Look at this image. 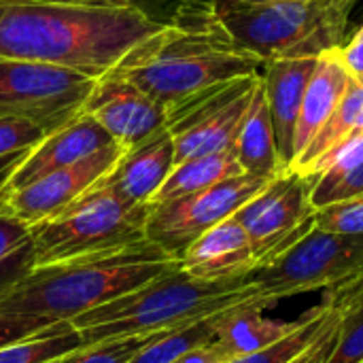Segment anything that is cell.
<instances>
[{"label":"cell","mask_w":363,"mask_h":363,"mask_svg":"<svg viewBox=\"0 0 363 363\" xmlns=\"http://www.w3.org/2000/svg\"><path fill=\"white\" fill-rule=\"evenodd\" d=\"M319 55L300 53V55H279L266 60L264 64V85L274 128L277 153L283 170H291L294 166V143L296 128L300 119L302 100L306 94V85L315 72Z\"/></svg>","instance_id":"5bb4252c"},{"label":"cell","mask_w":363,"mask_h":363,"mask_svg":"<svg viewBox=\"0 0 363 363\" xmlns=\"http://www.w3.org/2000/svg\"><path fill=\"white\" fill-rule=\"evenodd\" d=\"M230 357L223 353V349L213 340L208 345L196 347L191 351H187L185 355H181L174 363H228Z\"/></svg>","instance_id":"e575fe53"},{"label":"cell","mask_w":363,"mask_h":363,"mask_svg":"<svg viewBox=\"0 0 363 363\" xmlns=\"http://www.w3.org/2000/svg\"><path fill=\"white\" fill-rule=\"evenodd\" d=\"M151 204H130L102 183L60 215L30 228L34 268L104 255L147 240Z\"/></svg>","instance_id":"8992f818"},{"label":"cell","mask_w":363,"mask_h":363,"mask_svg":"<svg viewBox=\"0 0 363 363\" xmlns=\"http://www.w3.org/2000/svg\"><path fill=\"white\" fill-rule=\"evenodd\" d=\"M204 2V0H202ZM357 0H262L211 6L230 36L264 62L342 47Z\"/></svg>","instance_id":"5b68a950"},{"label":"cell","mask_w":363,"mask_h":363,"mask_svg":"<svg viewBox=\"0 0 363 363\" xmlns=\"http://www.w3.org/2000/svg\"><path fill=\"white\" fill-rule=\"evenodd\" d=\"M340 55H342V62L347 64L351 77L363 83V23L349 40H345V45L340 47Z\"/></svg>","instance_id":"836d02e7"},{"label":"cell","mask_w":363,"mask_h":363,"mask_svg":"<svg viewBox=\"0 0 363 363\" xmlns=\"http://www.w3.org/2000/svg\"><path fill=\"white\" fill-rule=\"evenodd\" d=\"M362 125L363 83L353 79L342 102L338 104V108L323 123V128L317 132V136L311 140V145L304 149V153L294 162L291 170L302 177L317 174L336 151H340L351 138H355L362 132Z\"/></svg>","instance_id":"44dd1931"},{"label":"cell","mask_w":363,"mask_h":363,"mask_svg":"<svg viewBox=\"0 0 363 363\" xmlns=\"http://www.w3.org/2000/svg\"><path fill=\"white\" fill-rule=\"evenodd\" d=\"M174 168V138L168 128L128 149L100 181L130 204H151Z\"/></svg>","instance_id":"e0dca14e"},{"label":"cell","mask_w":363,"mask_h":363,"mask_svg":"<svg viewBox=\"0 0 363 363\" xmlns=\"http://www.w3.org/2000/svg\"><path fill=\"white\" fill-rule=\"evenodd\" d=\"M185 274L198 281H236L259 268V257L247 230L225 219L196 238L179 259Z\"/></svg>","instance_id":"9a60e30c"},{"label":"cell","mask_w":363,"mask_h":363,"mask_svg":"<svg viewBox=\"0 0 363 363\" xmlns=\"http://www.w3.org/2000/svg\"><path fill=\"white\" fill-rule=\"evenodd\" d=\"M359 363H363V362H359Z\"/></svg>","instance_id":"f35d334b"},{"label":"cell","mask_w":363,"mask_h":363,"mask_svg":"<svg viewBox=\"0 0 363 363\" xmlns=\"http://www.w3.org/2000/svg\"><path fill=\"white\" fill-rule=\"evenodd\" d=\"M259 77L262 72H255L221 83L168 113V130L174 138V166L191 157L234 149Z\"/></svg>","instance_id":"9c48e42d"},{"label":"cell","mask_w":363,"mask_h":363,"mask_svg":"<svg viewBox=\"0 0 363 363\" xmlns=\"http://www.w3.org/2000/svg\"><path fill=\"white\" fill-rule=\"evenodd\" d=\"M247 279L257 287L268 308L285 298L315 289H336L362 283L363 236L328 232L313 225Z\"/></svg>","instance_id":"52a82bcc"},{"label":"cell","mask_w":363,"mask_h":363,"mask_svg":"<svg viewBox=\"0 0 363 363\" xmlns=\"http://www.w3.org/2000/svg\"><path fill=\"white\" fill-rule=\"evenodd\" d=\"M219 313L208 315L204 319H198L194 323H187L183 328L157 334L128 363H174L187 351L213 342L217 338Z\"/></svg>","instance_id":"484cf974"},{"label":"cell","mask_w":363,"mask_h":363,"mask_svg":"<svg viewBox=\"0 0 363 363\" xmlns=\"http://www.w3.org/2000/svg\"><path fill=\"white\" fill-rule=\"evenodd\" d=\"M123 153L125 149L113 143L111 147L98 151L96 155L79 164L53 170L23 187H4L0 194V204L9 215H13L28 228H34L60 215L64 208H68L72 202L85 196L113 170V166L119 162Z\"/></svg>","instance_id":"7c38bea8"},{"label":"cell","mask_w":363,"mask_h":363,"mask_svg":"<svg viewBox=\"0 0 363 363\" xmlns=\"http://www.w3.org/2000/svg\"><path fill=\"white\" fill-rule=\"evenodd\" d=\"M363 362V287L347 304L336 345L325 363H359Z\"/></svg>","instance_id":"83f0119b"},{"label":"cell","mask_w":363,"mask_h":363,"mask_svg":"<svg viewBox=\"0 0 363 363\" xmlns=\"http://www.w3.org/2000/svg\"><path fill=\"white\" fill-rule=\"evenodd\" d=\"M313 208H323L363 194V132L336 151L325 166L308 177Z\"/></svg>","instance_id":"603a6c76"},{"label":"cell","mask_w":363,"mask_h":363,"mask_svg":"<svg viewBox=\"0 0 363 363\" xmlns=\"http://www.w3.org/2000/svg\"><path fill=\"white\" fill-rule=\"evenodd\" d=\"M266 308L257 302H245L219 313L215 342L230 359L255 353L281 340L298 328V321H281L262 315Z\"/></svg>","instance_id":"ffe728a7"},{"label":"cell","mask_w":363,"mask_h":363,"mask_svg":"<svg viewBox=\"0 0 363 363\" xmlns=\"http://www.w3.org/2000/svg\"><path fill=\"white\" fill-rule=\"evenodd\" d=\"M211 6H223V4H242V2H262V0H204Z\"/></svg>","instance_id":"8d00e7d4"},{"label":"cell","mask_w":363,"mask_h":363,"mask_svg":"<svg viewBox=\"0 0 363 363\" xmlns=\"http://www.w3.org/2000/svg\"><path fill=\"white\" fill-rule=\"evenodd\" d=\"M264 60L240 47L202 0L136 45L111 72L125 77L168 113L179 104L238 77L262 72Z\"/></svg>","instance_id":"7a4b0ae2"},{"label":"cell","mask_w":363,"mask_h":363,"mask_svg":"<svg viewBox=\"0 0 363 363\" xmlns=\"http://www.w3.org/2000/svg\"><path fill=\"white\" fill-rule=\"evenodd\" d=\"M30 242V228L9 215L0 204V262Z\"/></svg>","instance_id":"d6a6232c"},{"label":"cell","mask_w":363,"mask_h":363,"mask_svg":"<svg viewBox=\"0 0 363 363\" xmlns=\"http://www.w3.org/2000/svg\"><path fill=\"white\" fill-rule=\"evenodd\" d=\"M28 153H30V151H26V153H13V155H6V157H0V194H2V189L6 187V183L11 181V177H13V172L17 170V166L26 160Z\"/></svg>","instance_id":"d590c367"},{"label":"cell","mask_w":363,"mask_h":363,"mask_svg":"<svg viewBox=\"0 0 363 363\" xmlns=\"http://www.w3.org/2000/svg\"><path fill=\"white\" fill-rule=\"evenodd\" d=\"M268 179L238 174L196 194H187L168 202L151 204L147 219V240L157 245L170 257L181 259L187 247L217 223L236 215Z\"/></svg>","instance_id":"30bf717a"},{"label":"cell","mask_w":363,"mask_h":363,"mask_svg":"<svg viewBox=\"0 0 363 363\" xmlns=\"http://www.w3.org/2000/svg\"><path fill=\"white\" fill-rule=\"evenodd\" d=\"M85 347L72 321H55L32 336L0 349V363H47Z\"/></svg>","instance_id":"d4e9b609"},{"label":"cell","mask_w":363,"mask_h":363,"mask_svg":"<svg viewBox=\"0 0 363 363\" xmlns=\"http://www.w3.org/2000/svg\"><path fill=\"white\" fill-rule=\"evenodd\" d=\"M353 77L342 62L340 47L328 49L319 53L315 72L306 85V94L300 108V119L296 128V143H294V162L304 153L323 123L332 117V113L342 102Z\"/></svg>","instance_id":"ac0fdd59"},{"label":"cell","mask_w":363,"mask_h":363,"mask_svg":"<svg viewBox=\"0 0 363 363\" xmlns=\"http://www.w3.org/2000/svg\"><path fill=\"white\" fill-rule=\"evenodd\" d=\"M245 302L268 308L247 277L215 283L198 281L177 264L147 285L74 317L72 325L85 345H96L113 338L170 332Z\"/></svg>","instance_id":"277c9868"},{"label":"cell","mask_w":363,"mask_h":363,"mask_svg":"<svg viewBox=\"0 0 363 363\" xmlns=\"http://www.w3.org/2000/svg\"><path fill=\"white\" fill-rule=\"evenodd\" d=\"M362 132H363V125H362Z\"/></svg>","instance_id":"74e56055"},{"label":"cell","mask_w":363,"mask_h":363,"mask_svg":"<svg viewBox=\"0 0 363 363\" xmlns=\"http://www.w3.org/2000/svg\"><path fill=\"white\" fill-rule=\"evenodd\" d=\"M238 174H247V172H242L234 149L191 157L172 168L170 177L160 187V191L155 194L151 204H160V202H168V200H174V198H181L187 194L202 191L206 187H213L225 179H232Z\"/></svg>","instance_id":"cb8c5ba5"},{"label":"cell","mask_w":363,"mask_h":363,"mask_svg":"<svg viewBox=\"0 0 363 363\" xmlns=\"http://www.w3.org/2000/svg\"><path fill=\"white\" fill-rule=\"evenodd\" d=\"M47 136L49 132L30 119L0 117V157L32 151Z\"/></svg>","instance_id":"f546056e"},{"label":"cell","mask_w":363,"mask_h":363,"mask_svg":"<svg viewBox=\"0 0 363 363\" xmlns=\"http://www.w3.org/2000/svg\"><path fill=\"white\" fill-rule=\"evenodd\" d=\"M81 2L125 6V9L143 13L145 17H149L151 21L160 26H172L191 0H81Z\"/></svg>","instance_id":"4dcf8cb0"},{"label":"cell","mask_w":363,"mask_h":363,"mask_svg":"<svg viewBox=\"0 0 363 363\" xmlns=\"http://www.w3.org/2000/svg\"><path fill=\"white\" fill-rule=\"evenodd\" d=\"M55 323L47 317H23V315H6L0 313V349L32 336L34 332Z\"/></svg>","instance_id":"1f68e13d"},{"label":"cell","mask_w":363,"mask_h":363,"mask_svg":"<svg viewBox=\"0 0 363 363\" xmlns=\"http://www.w3.org/2000/svg\"><path fill=\"white\" fill-rule=\"evenodd\" d=\"M157 334L128 336V338H113V340H104V342H96V345H85L77 351H70V353L47 363H128Z\"/></svg>","instance_id":"4316f807"},{"label":"cell","mask_w":363,"mask_h":363,"mask_svg":"<svg viewBox=\"0 0 363 363\" xmlns=\"http://www.w3.org/2000/svg\"><path fill=\"white\" fill-rule=\"evenodd\" d=\"M113 143V136L91 115L81 113L66 125L51 132L40 145H36L17 166L6 187H23L53 170L79 164L96 155L98 151L111 147Z\"/></svg>","instance_id":"2e32d148"},{"label":"cell","mask_w":363,"mask_h":363,"mask_svg":"<svg viewBox=\"0 0 363 363\" xmlns=\"http://www.w3.org/2000/svg\"><path fill=\"white\" fill-rule=\"evenodd\" d=\"M151 240L121 251L34 268L28 277L0 291V313L72 321L123 294H130L174 268Z\"/></svg>","instance_id":"3957f363"},{"label":"cell","mask_w":363,"mask_h":363,"mask_svg":"<svg viewBox=\"0 0 363 363\" xmlns=\"http://www.w3.org/2000/svg\"><path fill=\"white\" fill-rule=\"evenodd\" d=\"M313 219H315V225L321 230L363 236V194L351 200H342V202L317 208Z\"/></svg>","instance_id":"f1b7e54d"},{"label":"cell","mask_w":363,"mask_h":363,"mask_svg":"<svg viewBox=\"0 0 363 363\" xmlns=\"http://www.w3.org/2000/svg\"><path fill=\"white\" fill-rule=\"evenodd\" d=\"M160 26L125 6L0 0V60H32L100 79Z\"/></svg>","instance_id":"6da1fadb"},{"label":"cell","mask_w":363,"mask_h":363,"mask_svg":"<svg viewBox=\"0 0 363 363\" xmlns=\"http://www.w3.org/2000/svg\"><path fill=\"white\" fill-rule=\"evenodd\" d=\"M363 283V281H362ZM359 283L353 285H345V287H336V289H328V294L323 296V300L306 311L300 321L298 328L294 332H289L287 336H283L281 340L268 345L266 349H259L255 353L230 359L228 363H291L298 357H302L315 342L317 338L323 334L328 321L334 317V313L342 306V302L353 294V289Z\"/></svg>","instance_id":"7402d4cb"},{"label":"cell","mask_w":363,"mask_h":363,"mask_svg":"<svg viewBox=\"0 0 363 363\" xmlns=\"http://www.w3.org/2000/svg\"><path fill=\"white\" fill-rule=\"evenodd\" d=\"M234 151H236L242 172L247 174L270 181L279 177L281 172H285L277 153L274 128H272L264 77H259L253 98L249 102V108L242 117V123L234 143Z\"/></svg>","instance_id":"d6986e66"},{"label":"cell","mask_w":363,"mask_h":363,"mask_svg":"<svg viewBox=\"0 0 363 363\" xmlns=\"http://www.w3.org/2000/svg\"><path fill=\"white\" fill-rule=\"evenodd\" d=\"M313 215L308 177L287 170L270 179L234 219L247 230L262 268L315 225Z\"/></svg>","instance_id":"8fae6325"},{"label":"cell","mask_w":363,"mask_h":363,"mask_svg":"<svg viewBox=\"0 0 363 363\" xmlns=\"http://www.w3.org/2000/svg\"><path fill=\"white\" fill-rule=\"evenodd\" d=\"M83 113L91 115L125 151L168 128V108L115 72L96 81Z\"/></svg>","instance_id":"4fadbf2b"},{"label":"cell","mask_w":363,"mask_h":363,"mask_svg":"<svg viewBox=\"0 0 363 363\" xmlns=\"http://www.w3.org/2000/svg\"><path fill=\"white\" fill-rule=\"evenodd\" d=\"M96 81L55 64L0 60V117L30 119L51 134L83 113Z\"/></svg>","instance_id":"ba28073f"}]
</instances>
